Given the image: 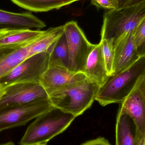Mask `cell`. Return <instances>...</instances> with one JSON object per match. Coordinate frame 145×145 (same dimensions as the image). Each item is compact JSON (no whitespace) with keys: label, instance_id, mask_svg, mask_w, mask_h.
I'll return each instance as SVG.
<instances>
[{"label":"cell","instance_id":"cell-1","mask_svg":"<svg viewBox=\"0 0 145 145\" xmlns=\"http://www.w3.org/2000/svg\"><path fill=\"white\" fill-rule=\"evenodd\" d=\"M145 74V57H140L133 63L110 76L100 88L95 100L103 106L121 103Z\"/></svg>","mask_w":145,"mask_h":145},{"label":"cell","instance_id":"cell-2","mask_svg":"<svg viewBox=\"0 0 145 145\" xmlns=\"http://www.w3.org/2000/svg\"><path fill=\"white\" fill-rule=\"evenodd\" d=\"M99 89L87 78L62 87L49 94L48 98L53 106L76 118L91 107Z\"/></svg>","mask_w":145,"mask_h":145},{"label":"cell","instance_id":"cell-3","mask_svg":"<svg viewBox=\"0 0 145 145\" xmlns=\"http://www.w3.org/2000/svg\"><path fill=\"white\" fill-rule=\"evenodd\" d=\"M76 118L73 115L53 106L36 118L28 127L19 144H46L64 132Z\"/></svg>","mask_w":145,"mask_h":145},{"label":"cell","instance_id":"cell-4","mask_svg":"<svg viewBox=\"0 0 145 145\" xmlns=\"http://www.w3.org/2000/svg\"><path fill=\"white\" fill-rule=\"evenodd\" d=\"M145 18V1L118 9L109 10L104 14L101 39L115 43L125 34L135 29Z\"/></svg>","mask_w":145,"mask_h":145},{"label":"cell","instance_id":"cell-5","mask_svg":"<svg viewBox=\"0 0 145 145\" xmlns=\"http://www.w3.org/2000/svg\"><path fill=\"white\" fill-rule=\"evenodd\" d=\"M48 51L25 59L12 70L0 79V84L7 87L17 84L40 83L49 66Z\"/></svg>","mask_w":145,"mask_h":145},{"label":"cell","instance_id":"cell-6","mask_svg":"<svg viewBox=\"0 0 145 145\" xmlns=\"http://www.w3.org/2000/svg\"><path fill=\"white\" fill-rule=\"evenodd\" d=\"M52 107L48 99L0 108V132L25 125Z\"/></svg>","mask_w":145,"mask_h":145},{"label":"cell","instance_id":"cell-7","mask_svg":"<svg viewBox=\"0 0 145 145\" xmlns=\"http://www.w3.org/2000/svg\"><path fill=\"white\" fill-rule=\"evenodd\" d=\"M69 53V69L72 72H83L86 62L93 48L76 21L64 25Z\"/></svg>","mask_w":145,"mask_h":145},{"label":"cell","instance_id":"cell-8","mask_svg":"<svg viewBox=\"0 0 145 145\" xmlns=\"http://www.w3.org/2000/svg\"><path fill=\"white\" fill-rule=\"evenodd\" d=\"M48 99L47 93L40 83L12 84L6 87L5 94L0 101V108Z\"/></svg>","mask_w":145,"mask_h":145},{"label":"cell","instance_id":"cell-9","mask_svg":"<svg viewBox=\"0 0 145 145\" xmlns=\"http://www.w3.org/2000/svg\"><path fill=\"white\" fill-rule=\"evenodd\" d=\"M118 112L128 115L135 127V145H142L145 138V101L137 87L121 103Z\"/></svg>","mask_w":145,"mask_h":145},{"label":"cell","instance_id":"cell-10","mask_svg":"<svg viewBox=\"0 0 145 145\" xmlns=\"http://www.w3.org/2000/svg\"><path fill=\"white\" fill-rule=\"evenodd\" d=\"M87 78L83 72H72L67 68L54 65L48 66L42 76L40 83L48 95L62 87Z\"/></svg>","mask_w":145,"mask_h":145},{"label":"cell","instance_id":"cell-11","mask_svg":"<svg viewBox=\"0 0 145 145\" xmlns=\"http://www.w3.org/2000/svg\"><path fill=\"white\" fill-rule=\"evenodd\" d=\"M114 47L112 75L127 67L140 57L135 43L134 30L121 37L114 43Z\"/></svg>","mask_w":145,"mask_h":145},{"label":"cell","instance_id":"cell-12","mask_svg":"<svg viewBox=\"0 0 145 145\" xmlns=\"http://www.w3.org/2000/svg\"><path fill=\"white\" fill-rule=\"evenodd\" d=\"M46 24L30 12L14 13L0 9V30L42 29Z\"/></svg>","mask_w":145,"mask_h":145},{"label":"cell","instance_id":"cell-13","mask_svg":"<svg viewBox=\"0 0 145 145\" xmlns=\"http://www.w3.org/2000/svg\"><path fill=\"white\" fill-rule=\"evenodd\" d=\"M83 73L88 79L102 87L110 77L102 56L100 43L94 44L89 54Z\"/></svg>","mask_w":145,"mask_h":145},{"label":"cell","instance_id":"cell-14","mask_svg":"<svg viewBox=\"0 0 145 145\" xmlns=\"http://www.w3.org/2000/svg\"><path fill=\"white\" fill-rule=\"evenodd\" d=\"M31 42L25 45L0 47V79L29 57Z\"/></svg>","mask_w":145,"mask_h":145},{"label":"cell","instance_id":"cell-15","mask_svg":"<svg viewBox=\"0 0 145 145\" xmlns=\"http://www.w3.org/2000/svg\"><path fill=\"white\" fill-rule=\"evenodd\" d=\"M43 31L30 29L0 30V47L28 44L41 35Z\"/></svg>","mask_w":145,"mask_h":145},{"label":"cell","instance_id":"cell-16","mask_svg":"<svg viewBox=\"0 0 145 145\" xmlns=\"http://www.w3.org/2000/svg\"><path fill=\"white\" fill-rule=\"evenodd\" d=\"M64 32V25L50 28L31 42L29 57L48 51Z\"/></svg>","mask_w":145,"mask_h":145},{"label":"cell","instance_id":"cell-17","mask_svg":"<svg viewBox=\"0 0 145 145\" xmlns=\"http://www.w3.org/2000/svg\"><path fill=\"white\" fill-rule=\"evenodd\" d=\"M116 138V145H135L134 124L127 114L118 113Z\"/></svg>","mask_w":145,"mask_h":145},{"label":"cell","instance_id":"cell-18","mask_svg":"<svg viewBox=\"0 0 145 145\" xmlns=\"http://www.w3.org/2000/svg\"><path fill=\"white\" fill-rule=\"evenodd\" d=\"M20 7L29 11L42 12L58 9L79 0H10Z\"/></svg>","mask_w":145,"mask_h":145},{"label":"cell","instance_id":"cell-19","mask_svg":"<svg viewBox=\"0 0 145 145\" xmlns=\"http://www.w3.org/2000/svg\"><path fill=\"white\" fill-rule=\"evenodd\" d=\"M48 51L49 52V66L56 65L69 68V48L64 32Z\"/></svg>","mask_w":145,"mask_h":145},{"label":"cell","instance_id":"cell-20","mask_svg":"<svg viewBox=\"0 0 145 145\" xmlns=\"http://www.w3.org/2000/svg\"><path fill=\"white\" fill-rule=\"evenodd\" d=\"M102 56L105 64L106 70L110 76L113 74L114 60V43L111 41L101 39L100 42Z\"/></svg>","mask_w":145,"mask_h":145},{"label":"cell","instance_id":"cell-21","mask_svg":"<svg viewBox=\"0 0 145 145\" xmlns=\"http://www.w3.org/2000/svg\"><path fill=\"white\" fill-rule=\"evenodd\" d=\"M134 37L135 43L138 49L145 41V18L134 30Z\"/></svg>","mask_w":145,"mask_h":145},{"label":"cell","instance_id":"cell-22","mask_svg":"<svg viewBox=\"0 0 145 145\" xmlns=\"http://www.w3.org/2000/svg\"><path fill=\"white\" fill-rule=\"evenodd\" d=\"M92 4L98 7L111 10L115 9L114 6L110 0H90Z\"/></svg>","mask_w":145,"mask_h":145},{"label":"cell","instance_id":"cell-23","mask_svg":"<svg viewBox=\"0 0 145 145\" xmlns=\"http://www.w3.org/2000/svg\"><path fill=\"white\" fill-rule=\"evenodd\" d=\"M81 145H111L109 141L103 137H99L83 143Z\"/></svg>","mask_w":145,"mask_h":145},{"label":"cell","instance_id":"cell-24","mask_svg":"<svg viewBox=\"0 0 145 145\" xmlns=\"http://www.w3.org/2000/svg\"><path fill=\"white\" fill-rule=\"evenodd\" d=\"M136 87L143 95L145 101V74L139 80Z\"/></svg>","mask_w":145,"mask_h":145},{"label":"cell","instance_id":"cell-25","mask_svg":"<svg viewBox=\"0 0 145 145\" xmlns=\"http://www.w3.org/2000/svg\"><path fill=\"white\" fill-rule=\"evenodd\" d=\"M137 53L139 57H145V41L138 48Z\"/></svg>","mask_w":145,"mask_h":145},{"label":"cell","instance_id":"cell-26","mask_svg":"<svg viewBox=\"0 0 145 145\" xmlns=\"http://www.w3.org/2000/svg\"><path fill=\"white\" fill-rule=\"evenodd\" d=\"M145 1V0H127V1L125 2L123 4L122 6L120 8L123 7H126V6H130V5H133V4H135V3H139L141 2Z\"/></svg>","mask_w":145,"mask_h":145},{"label":"cell","instance_id":"cell-27","mask_svg":"<svg viewBox=\"0 0 145 145\" xmlns=\"http://www.w3.org/2000/svg\"><path fill=\"white\" fill-rule=\"evenodd\" d=\"M6 88V87L4 85L0 84V101H1L3 96L5 94Z\"/></svg>","mask_w":145,"mask_h":145},{"label":"cell","instance_id":"cell-28","mask_svg":"<svg viewBox=\"0 0 145 145\" xmlns=\"http://www.w3.org/2000/svg\"><path fill=\"white\" fill-rule=\"evenodd\" d=\"M127 1V0H118V8L117 9L121 7L122 6L123 4L125 2Z\"/></svg>","mask_w":145,"mask_h":145},{"label":"cell","instance_id":"cell-29","mask_svg":"<svg viewBox=\"0 0 145 145\" xmlns=\"http://www.w3.org/2000/svg\"><path fill=\"white\" fill-rule=\"evenodd\" d=\"M112 3L115 7V9H117L118 8V0H110Z\"/></svg>","mask_w":145,"mask_h":145},{"label":"cell","instance_id":"cell-30","mask_svg":"<svg viewBox=\"0 0 145 145\" xmlns=\"http://www.w3.org/2000/svg\"><path fill=\"white\" fill-rule=\"evenodd\" d=\"M0 145H15L13 142H8L7 143H4V144H1Z\"/></svg>","mask_w":145,"mask_h":145},{"label":"cell","instance_id":"cell-31","mask_svg":"<svg viewBox=\"0 0 145 145\" xmlns=\"http://www.w3.org/2000/svg\"><path fill=\"white\" fill-rule=\"evenodd\" d=\"M142 145H145V138L144 140V142H143V144Z\"/></svg>","mask_w":145,"mask_h":145},{"label":"cell","instance_id":"cell-32","mask_svg":"<svg viewBox=\"0 0 145 145\" xmlns=\"http://www.w3.org/2000/svg\"><path fill=\"white\" fill-rule=\"evenodd\" d=\"M46 145V144H37V145Z\"/></svg>","mask_w":145,"mask_h":145}]
</instances>
